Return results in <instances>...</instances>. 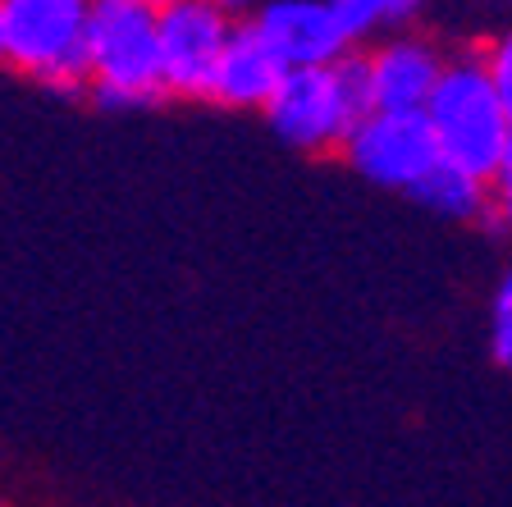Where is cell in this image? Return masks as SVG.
Listing matches in <instances>:
<instances>
[{
    "mask_svg": "<svg viewBox=\"0 0 512 507\" xmlns=\"http://www.w3.org/2000/svg\"><path fill=\"white\" fill-rule=\"evenodd\" d=\"M375 110L371 64L366 55H339L330 64H293L284 69L275 96L266 101V119L275 138L298 151H334L348 133Z\"/></svg>",
    "mask_w": 512,
    "mask_h": 507,
    "instance_id": "6da1fadb",
    "label": "cell"
},
{
    "mask_svg": "<svg viewBox=\"0 0 512 507\" xmlns=\"http://www.w3.org/2000/svg\"><path fill=\"white\" fill-rule=\"evenodd\" d=\"M92 101L101 110H142L165 92L160 10L147 0H96L87 23Z\"/></svg>",
    "mask_w": 512,
    "mask_h": 507,
    "instance_id": "7a4b0ae2",
    "label": "cell"
},
{
    "mask_svg": "<svg viewBox=\"0 0 512 507\" xmlns=\"http://www.w3.org/2000/svg\"><path fill=\"white\" fill-rule=\"evenodd\" d=\"M426 110L435 119L444 160H458L462 169H471L480 179H494L503 160L512 156V119L503 110L499 92H494L485 60L444 64Z\"/></svg>",
    "mask_w": 512,
    "mask_h": 507,
    "instance_id": "3957f363",
    "label": "cell"
},
{
    "mask_svg": "<svg viewBox=\"0 0 512 507\" xmlns=\"http://www.w3.org/2000/svg\"><path fill=\"white\" fill-rule=\"evenodd\" d=\"M96 0H0L5 60L55 92L92 87L87 23Z\"/></svg>",
    "mask_w": 512,
    "mask_h": 507,
    "instance_id": "277c9868",
    "label": "cell"
},
{
    "mask_svg": "<svg viewBox=\"0 0 512 507\" xmlns=\"http://www.w3.org/2000/svg\"><path fill=\"white\" fill-rule=\"evenodd\" d=\"M348 165L366 183L389 192H412L444 160L430 110H380L375 106L343 142Z\"/></svg>",
    "mask_w": 512,
    "mask_h": 507,
    "instance_id": "5b68a950",
    "label": "cell"
},
{
    "mask_svg": "<svg viewBox=\"0 0 512 507\" xmlns=\"http://www.w3.org/2000/svg\"><path fill=\"white\" fill-rule=\"evenodd\" d=\"M234 14L215 0L160 5V74L174 96H211L220 55L234 37Z\"/></svg>",
    "mask_w": 512,
    "mask_h": 507,
    "instance_id": "8992f818",
    "label": "cell"
},
{
    "mask_svg": "<svg viewBox=\"0 0 512 507\" xmlns=\"http://www.w3.org/2000/svg\"><path fill=\"white\" fill-rule=\"evenodd\" d=\"M247 28L293 69V64H330L357 46L339 0H266Z\"/></svg>",
    "mask_w": 512,
    "mask_h": 507,
    "instance_id": "52a82bcc",
    "label": "cell"
},
{
    "mask_svg": "<svg viewBox=\"0 0 512 507\" xmlns=\"http://www.w3.org/2000/svg\"><path fill=\"white\" fill-rule=\"evenodd\" d=\"M366 64H371V96L380 110H426L448 60L421 37H389L366 55Z\"/></svg>",
    "mask_w": 512,
    "mask_h": 507,
    "instance_id": "ba28073f",
    "label": "cell"
},
{
    "mask_svg": "<svg viewBox=\"0 0 512 507\" xmlns=\"http://www.w3.org/2000/svg\"><path fill=\"white\" fill-rule=\"evenodd\" d=\"M284 69L288 64L279 60L252 28H238L220 55L211 101H220V106H229V110H266V101L275 96Z\"/></svg>",
    "mask_w": 512,
    "mask_h": 507,
    "instance_id": "9c48e42d",
    "label": "cell"
},
{
    "mask_svg": "<svg viewBox=\"0 0 512 507\" xmlns=\"http://www.w3.org/2000/svg\"><path fill=\"white\" fill-rule=\"evenodd\" d=\"M485 183L490 179L462 169L458 160H439L426 179L412 188V197L421 206H430L435 215H444V220H476V215L490 211V197H494V192H485Z\"/></svg>",
    "mask_w": 512,
    "mask_h": 507,
    "instance_id": "30bf717a",
    "label": "cell"
},
{
    "mask_svg": "<svg viewBox=\"0 0 512 507\" xmlns=\"http://www.w3.org/2000/svg\"><path fill=\"white\" fill-rule=\"evenodd\" d=\"M421 5H426V0H339V10H343V19H348V28L357 32V42L380 28H403V23H412L416 14H421Z\"/></svg>",
    "mask_w": 512,
    "mask_h": 507,
    "instance_id": "8fae6325",
    "label": "cell"
},
{
    "mask_svg": "<svg viewBox=\"0 0 512 507\" xmlns=\"http://www.w3.org/2000/svg\"><path fill=\"white\" fill-rule=\"evenodd\" d=\"M490 352L503 370H512V265L503 270L490 302Z\"/></svg>",
    "mask_w": 512,
    "mask_h": 507,
    "instance_id": "7c38bea8",
    "label": "cell"
},
{
    "mask_svg": "<svg viewBox=\"0 0 512 507\" xmlns=\"http://www.w3.org/2000/svg\"><path fill=\"white\" fill-rule=\"evenodd\" d=\"M485 69H490L494 92H499L503 110H508V119H512V28L494 37V46L485 51Z\"/></svg>",
    "mask_w": 512,
    "mask_h": 507,
    "instance_id": "4fadbf2b",
    "label": "cell"
},
{
    "mask_svg": "<svg viewBox=\"0 0 512 507\" xmlns=\"http://www.w3.org/2000/svg\"><path fill=\"white\" fill-rule=\"evenodd\" d=\"M494 215H499L503 233L512 238V156L503 160V169L494 174Z\"/></svg>",
    "mask_w": 512,
    "mask_h": 507,
    "instance_id": "5bb4252c",
    "label": "cell"
},
{
    "mask_svg": "<svg viewBox=\"0 0 512 507\" xmlns=\"http://www.w3.org/2000/svg\"><path fill=\"white\" fill-rule=\"evenodd\" d=\"M215 5H224L229 14H247V10H252V0H215Z\"/></svg>",
    "mask_w": 512,
    "mask_h": 507,
    "instance_id": "9a60e30c",
    "label": "cell"
},
{
    "mask_svg": "<svg viewBox=\"0 0 512 507\" xmlns=\"http://www.w3.org/2000/svg\"><path fill=\"white\" fill-rule=\"evenodd\" d=\"M0 60H5V10H0Z\"/></svg>",
    "mask_w": 512,
    "mask_h": 507,
    "instance_id": "2e32d148",
    "label": "cell"
},
{
    "mask_svg": "<svg viewBox=\"0 0 512 507\" xmlns=\"http://www.w3.org/2000/svg\"><path fill=\"white\" fill-rule=\"evenodd\" d=\"M147 5H156V10H160V5H170V0H147Z\"/></svg>",
    "mask_w": 512,
    "mask_h": 507,
    "instance_id": "e0dca14e",
    "label": "cell"
}]
</instances>
